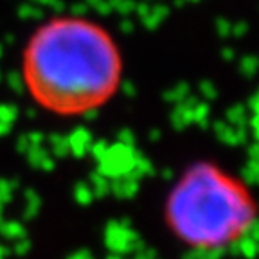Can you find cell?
<instances>
[{
    "label": "cell",
    "mask_w": 259,
    "mask_h": 259,
    "mask_svg": "<svg viewBox=\"0 0 259 259\" xmlns=\"http://www.w3.org/2000/svg\"><path fill=\"white\" fill-rule=\"evenodd\" d=\"M122 60L101 25L79 16H60L31 36L24 54L27 92L56 115H81L117 92Z\"/></svg>",
    "instance_id": "1"
},
{
    "label": "cell",
    "mask_w": 259,
    "mask_h": 259,
    "mask_svg": "<svg viewBox=\"0 0 259 259\" xmlns=\"http://www.w3.org/2000/svg\"><path fill=\"white\" fill-rule=\"evenodd\" d=\"M164 218L189 250L222 252L241 243L259 218L248 186L209 160L194 162L169 191Z\"/></svg>",
    "instance_id": "2"
}]
</instances>
